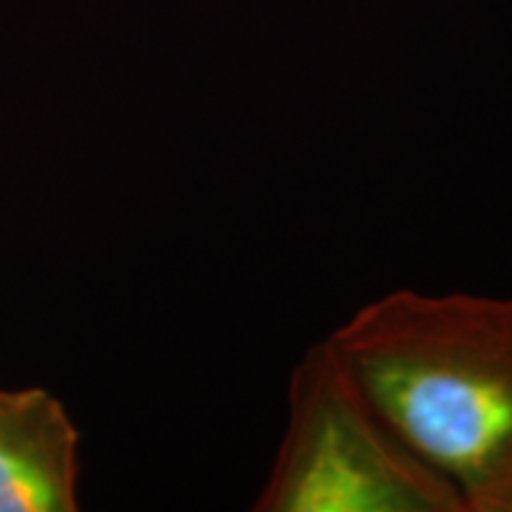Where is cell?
I'll return each mask as SVG.
<instances>
[{
    "mask_svg": "<svg viewBox=\"0 0 512 512\" xmlns=\"http://www.w3.org/2000/svg\"><path fill=\"white\" fill-rule=\"evenodd\" d=\"M81 434L43 387L0 389V512L79 510Z\"/></svg>",
    "mask_w": 512,
    "mask_h": 512,
    "instance_id": "3957f363",
    "label": "cell"
},
{
    "mask_svg": "<svg viewBox=\"0 0 512 512\" xmlns=\"http://www.w3.org/2000/svg\"><path fill=\"white\" fill-rule=\"evenodd\" d=\"M254 512H465L451 482L415 453L330 339L287 382L278 451Z\"/></svg>",
    "mask_w": 512,
    "mask_h": 512,
    "instance_id": "7a4b0ae2",
    "label": "cell"
},
{
    "mask_svg": "<svg viewBox=\"0 0 512 512\" xmlns=\"http://www.w3.org/2000/svg\"><path fill=\"white\" fill-rule=\"evenodd\" d=\"M325 337L465 512H512V297L399 287Z\"/></svg>",
    "mask_w": 512,
    "mask_h": 512,
    "instance_id": "6da1fadb",
    "label": "cell"
}]
</instances>
